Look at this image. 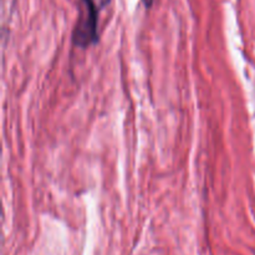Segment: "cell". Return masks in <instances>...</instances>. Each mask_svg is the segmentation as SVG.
<instances>
[{
    "instance_id": "cell-1",
    "label": "cell",
    "mask_w": 255,
    "mask_h": 255,
    "mask_svg": "<svg viewBox=\"0 0 255 255\" xmlns=\"http://www.w3.org/2000/svg\"><path fill=\"white\" fill-rule=\"evenodd\" d=\"M142 2H143L147 9H149L152 6V4H153V0H142Z\"/></svg>"
}]
</instances>
